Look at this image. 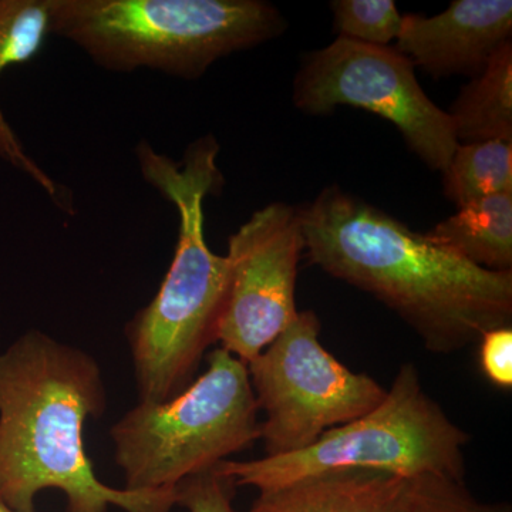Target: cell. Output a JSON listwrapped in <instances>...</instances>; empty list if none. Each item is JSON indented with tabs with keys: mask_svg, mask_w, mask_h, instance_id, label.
I'll use <instances>...</instances> for the list:
<instances>
[{
	"mask_svg": "<svg viewBox=\"0 0 512 512\" xmlns=\"http://www.w3.org/2000/svg\"><path fill=\"white\" fill-rule=\"evenodd\" d=\"M299 215L311 264L375 296L429 352H460L487 330L511 326L512 271L471 264L339 185Z\"/></svg>",
	"mask_w": 512,
	"mask_h": 512,
	"instance_id": "6da1fadb",
	"label": "cell"
},
{
	"mask_svg": "<svg viewBox=\"0 0 512 512\" xmlns=\"http://www.w3.org/2000/svg\"><path fill=\"white\" fill-rule=\"evenodd\" d=\"M107 409L99 363L39 330L0 353V500L36 512V497L62 491L66 512H171L177 488H113L96 476L84 424Z\"/></svg>",
	"mask_w": 512,
	"mask_h": 512,
	"instance_id": "7a4b0ae2",
	"label": "cell"
},
{
	"mask_svg": "<svg viewBox=\"0 0 512 512\" xmlns=\"http://www.w3.org/2000/svg\"><path fill=\"white\" fill-rule=\"evenodd\" d=\"M214 136L201 137L175 163L146 141L136 154L144 180L173 202L180 229L173 261L153 301L127 325L138 402L165 403L192 382L205 350L217 342L229 281L227 255L205 241L204 201L224 184Z\"/></svg>",
	"mask_w": 512,
	"mask_h": 512,
	"instance_id": "3957f363",
	"label": "cell"
},
{
	"mask_svg": "<svg viewBox=\"0 0 512 512\" xmlns=\"http://www.w3.org/2000/svg\"><path fill=\"white\" fill-rule=\"evenodd\" d=\"M52 35L113 72L198 79L222 59L286 30L264 0H50Z\"/></svg>",
	"mask_w": 512,
	"mask_h": 512,
	"instance_id": "277c9868",
	"label": "cell"
},
{
	"mask_svg": "<svg viewBox=\"0 0 512 512\" xmlns=\"http://www.w3.org/2000/svg\"><path fill=\"white\" fill-rule=\"evenodd\" d=\"M468 443L466 431L426 393L417 367L404 363L375 409L326 431L312 446L284 456L222 461L215 468L235 487L258 491L339 470L464 480Z\"/></svg>",
	"mask_w": 512,
	"mask_h": 512,
	"instance_id": "5b68a950",
	"label": "cell"
},
{
	"mask_svg": "<svg viewBox=\"0 0 512 512\" xmlns=\"http://www.w3.org/2000/svg\"><path fill=\"white\" fill-rule=\"evenodd\" d=\"M248 366L227 350L208 356L197 380L165 403L138 402L110 430L127 490L177 488L261 437Z\"/></svg>",
	"mask_w": 512,
	"mask_h": 512,
	"instance_id": "8992f818",
	"label": "cell"
},
{
	"mask_svg": "<svg viewBox=\"0 0 512 512\" xmlns=\"http://www.w3.org/2000/svg\"><path fill=\"white\" fill-rule=\"evenodd\" d=\"M322 323L313 311L296 318L248 363L261 421L265 457L296 453L326 431L365 416L387 390L355 373L320 343Z\"/></svg>",
	"mask_w": 512,
	"mask_h": 512,
	"instance_id": "52a82bcc",
	"label": "cell"
},
{
	"mask_svg": "<svg viewBox=\"0 0 512 512\" xmlns=\"http://www.w3.org/2000/svg\"><path fill=\"white\" fill-rule=\"evenodd\" d=\"M409 57L392 46L338 37L302 57L293 82L296 109L325 116L336 107L366 110L396 126L431 170L443 171L458 141L453 121L427 96Z\"/></svg>",
	"mask_w": 512,
	"mask_h": 512,
	"instance_id": "ba28073f",
	"label": "cell"
},
{
	"mask_svg": "<svg viewBox=\"0 0 512 512\" xmlns=\"http://www.w3.org/2000/svg\"><path fill=\"white\" fill-rule=\"evenodd\" d=\"M305 237L299 208L271 202L229 237V281L217 342L248 365L298 315Z\"/></svg>",
	"mask_w": 512,
	"mask_h": 512,
	"instance_id": "9c48e42d",
	"label": "cell"
},
{
	"mask_svg": "<svg viewBox=\"0 0 512 512\" xmlns=\"http://www.w3.org/2000/svg\"><path fill=\"white\" fill-rule=\"evenodd\" d=\"M511 33V0H454L439 15H403L394 47L436 79H473Z\"/></svg>",
	"mask_w": 512,
	"mask_h": 512,
	"instance_id": "30bf717a",
	"label": "cell"
},
{
	"mask_svg": "<svg viewBox=\"0 0 512 512\" xmlns=\"http://www.w3.org/2000/svg\"><path fill=\"white\" fill-rule=\"evenodd\" d=\"M413 478L339 470L259 491L247 512H406Z\"/></svg>",
	"mask_w": 512,
	"mask_h": 512,
	"instance_id": "8fae6325",
	"label": "cell"
},
{
	"mask_svg": "<svg viewBox=\"0 0 512 512\" xmlns=\"http://www.w3.org/2000/svg\"><path fill=\"white\" fill-rule=\"evenodd\" d=\"M52 36L50 0H0V76L10 66L25 64L39 55ZM0 158L28 174L52 197L60 210L72 212L64 190L26 153L0 110Z\"/></svg>",
	"mask_w": 512,
	"mask_h": 512,
	"instance_id": "7c38bea8",
	"label": "cell"
},
{
	"mask_svg": "<svg viewBox=\"0 0 512 512\" xmlns=\"http://www.w3.org/2000/svg\"><path fill=\"white\" fill-rule=\"evenodd\" d=\"M427 234L480 268L512 271V194L468 202Z\"/></svg>",
	"mask_w": 512,
	"mask_h": 512,
	"instance_id": "4fadbf2b",
	"label": "cell"
},
{
	"mask_svg": "<svg viewBox=\"0 0 512 512\" xmlns=\"http://www.w3.org/2000/svg\"><path fill=\"white\" fill-rule=\"evenodd\" d=\"M458 143H512V42L503 43L447 111Z\"/></svg>",
	"mask_w": 512,
	"mask_h": 512,
	"instance_id": "5bb4252c",
	"label": "cell"
},
{
	"mask_svg": "<svg viewBox=\"0 0 512 512\" xmlns=\"http://www.w3.org/2000/svg\"><path fill=\"white\" fill-rule=\"evenodd\" d=\"M443 177L444 195L457 208L491 195L512 194V143H458Z\"/></svg>",
	"mask_w": 512,
	"mask_h": 512,
	"instance_id": "9a60e30c",
	"label": "cell"
},
{
	"mask_svg": "<svg viewBox=\"0 0 512 512\" xmlns=\"http://www.w3.org/2000/svg\"><path fill=\"white\" fill-rule=\"evenodd\" d=\"M333 28L342 39L390 46L399 37L403 15L393 0H335Z\"/></svg>",
	"mask_w": 512,
	"mask_h": 512,
	"instance_id": "2e32d148",
	"label": "cell"
},
{
	"mask_svg": "<svg viewBox=\"0 0 512 512\" xmlns=\"http://www.w3.org/2000/svg\"><path fill=\"white\" fill-rule=\"evenodd\" d=\"M406 512H511L505 504L483 503L468 490L464 480L431 476L414 477L412 498Z\"/></svg>",
	"mask_w": 512,
	"mask_h": 512,
	"instance_id": "e0dca14e",
	"label": "cell"
},
{
	"mask_svg": "<svg viewBox=\"0 0 512 512\" xmlns=\"http://www.w3.org/2000/svg\"><path fill=\"white\" fill-rule=\"evenodd\" d=\"M234 488L231 478L212 468L178 485L177 503L188 512H237L232 505Z\"/></svg>",
	"mask_w": 512,
	"mask_h": 512,
	"instance_id": "ac0fdd59",
	"label": "cell"
},
{
	"mask_svg": "<svg viewBox=\"0 0 512 512\" xmlns=\"http://www.w3.org/2000/svg\"><path fill=\"white\" fill-rule=\"evenodd\" d=\"M481 372L500 389L512 387V328L487 330L478 340Z\"/></svg>",
	"mask_w": 512,
	"mask_h": 512,
	"instance_id": "d6986e66",
	"label": "cell"
},
{
	"mask_svg": "<svg viewBox=\"0 0 512 512\" xmlns=\"http://www.w3.org/2000/svg\"><path fill=\"white\" fill-rule=\"evenodd\" d=\"M0 512H15L12 508L8 507L2 500H0Z\"/></svg>",
	"mask_w": 512,
	"mask_h": 512,
	"instance_id": "ffe728a7",
	"label": "cell"
}]
</instances>
